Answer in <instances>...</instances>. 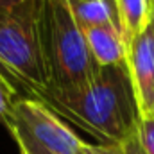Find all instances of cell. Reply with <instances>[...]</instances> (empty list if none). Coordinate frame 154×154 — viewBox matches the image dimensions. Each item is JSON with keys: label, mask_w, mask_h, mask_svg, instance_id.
I'll list each match as a JSON object with an SVG mask.
<instances>
[{"label": "cell", "mask_w": 154, "mask_h": 154, "mask_svg": "<svg viewBox=\"0 0 154 154\" xmlns=\"http://www.w3.org/2000/svg\"><path fill=\"white\" fill-rule=\"evenodd\" d=\"M39 100L104 143H122L129 138L140 116L125 63L99 66L95 77L84 86L72 91H52Z\"/></svg>", "instance_id": "1"}, {"label": "cell", "mask_w": 154, "mask_h": 154, "mask_svg": "<svg viewBox=\"0 0 154 154\" xmlns=\"http://www.w3.org/2000/svg\"><path fill=\"white\" fill-rule=\"evenodd\" d=\"M39 47L50 91H72L90 82L99 66L68 0H39ZM45 97V95H43Z\"/></svg>", "instance_id": "2"}, {"label": "cell", "mask_w": 154, "mask_h": 154, "mask_svg": "<svg viewBox=\"0 0 154 154\" xmlns=\"http://www.w3.org/2000/svg\"><path fill=\"white\" fill-rule=\"evenodd\" d=\"M39 0L0 11V72L36 99L50 91L39 47Z\"/></svg>", "instance_id": "3"}, {"label": "cell", "mask_w": 154, "mask_h": 154, "mask_svg": "<svg viewBox=\"0 0 154 154\" xmlns=\"http://www.w3.org/2000/svg\"><path fill=\"white\" fill-rule=\"evenodd\" d=\"M5 125H13L25 133L50 154H77L84 142L61 120V116L36 97H18Z\"/></svg>", "instance_id": "4"}, {"label": "cell", "mask_w": 154, "mask_h": 154, "mask_svg": "<svg viewBox=\"0 0 154 154\" xmlns=\"http://www.w3.org/2000/svg\"><path fill=\"white\" fill-rule=\"evenodd\" d=\"M127 74L134 91L138 115L154 113V22L127 45Z\"/></svg>", "instance_id": "5"}, {"label": "cell", "mask_w": 154, "mask_h": 154, "mask_svg": "<svg viewBox=\"0 0 154 154\" xmlns=\"http://www.w3.org/2000/svg\"><path fill=\"white\" fill-rule=\"evenodd\" d=\"M90 52L97 66L124 65L127 57V45L118 25H100L84 31Z\"/></svg>", "instance_id": "6"}, {"label": "cell", "mask_w": 154, "mask_h": 154, "mask_svg": "<svg viewBox=\"0 0 154 154\" xmlns=\"http://www.w3.org/2000/svg\"><path fill=\"white\" fill-rule=\"evenodd\" d=\"M68 4L82 31L100 25H118L115 0H68Z\"/></svg>", "instance_id": "7"}, {"label": "cell", "mask_w": 154, "mask_h": 154, "mask_svg": "<svg viewBox=\"0 0 154 154\" xmlns=\"http://www.w3.org/2000/svg\"><path fill=\"white\" fill-rule=\"evenodd\" d=\"M118 27L125 45H129L140 32L147 29L152 20L149 0H115Z\"/></svg>", "instance_id": "8"}, {"label": "cell", "mask_w": 154, "mask_h": 154, "mask_svg": "<svg viewBox=\"0 0 154 154\" xmlns=\"http://www.w3.org/2000/svg\"><path fill=\"white\" fill-rule=\"evenodd\" d=\"M20 95L16 93L14 86L11 84L9 77L0 72V122L5 125L11 118V111H13V104Z\"/></svg>", "instance_id": "9"}, {"label": "cell", "mask_w": 154, "mask_h": 154, "mask_svg": "<svg viewBox=\"0 0 154 154\" xmlns=\"http://www.w3.org/2000/svg\"><path fill=\"white\" fill-rule=\"evenodd\" d=\"M136 136H138L140 145L145 151V154H154V113L138 116Z\"/></svg>", "instance_id": "10"}, {"label": "cell", "mask_w": 154, "mask_h": 154, "mask_svg": "<svg viewBox=\"0 0 154 154\" xmlns=\"http://www.w3.org/2000/svg\"><path fill=\"white\" fill-rule=\"evenodd\" d=\"M5 127L9 129L11 136L14 138V142L18 143V149H20L22 152H25V154H50L47 149H43L41 145L36 143V142H32L25 133L18 131L16 127H13V125H5Z\"/></svg>", "instance_id": "11"}, {"label": "cell", "mask_w": 154, "mask_h": 154, "mask_svg": "<svg viewBox=\"0 0 154 154\" xmlns=\"http://www.w3.org/2000/svg\"><path fill=\"white\" fill-rule=\"evenodd\" d=\"M77 154H124V151H122L120 143H99V145H95V143L82 142Z\"/></svg>", "instance_id": "12"}, {"label": "cell", "mask_w": 154, "mask_h": 154, "mask_svg": "<svg viewBox=\"0 0 154 154\" xmlns=\"http://www.w3.org/2000/svg\"><path fill=\"white\" fill-rule=\"evenodd\" d=\"M120 145H122L124 154H145V151H143V149H142V145H140L138 136H136V131H134L129 138H125Z\"/></svg>", "instance_id": "13"}, {"label": "cell", "mask_w": 154, "mask_h": 154, "mask_svg": "<svg viewBox=\"0 0 154 154\" xmlns=\"http://www.w3.org/2000/svg\"><path fill=\"white\" fill-rule=\"evenodd\" d=\"M32 0H0V11H9L14 7H20L23 4H29Z\"/></svg>", "instance_id": "14"}, {"label": "cell", "mask_w": 154, "mask_h": 154, "mask_svg": "<svg viewBox=\"0 0 154 154\" xmlns=\"http://www.w3.org/2000/svg\"><path fill=\"white\" fill-rule=\"evenodd\" d=\"M149 7H151V11L154 13V0H149Z\"/></svg>", "instance_id": "15"}, {"label": "cell", "mask_w": 154, "mask_h": 154, "mask_svg": "<svg viewBox=\"0 0 154 154\" xmlns=\"http://www.w3.org/2000/svg\"><path fill=\"white\" fill-rule=\"evenodd\" d=\"M152 22H154V13H152Z\"/></svg>", "instance_id": "16"}, {"label": "cell", "mask_w": 154, "mask_h": 154, "mask_svg": "<svg viewBox=\"0 0 154 154\" xmlns=\"http://www.w3.org/2000/svg\"><path fill=\"white\" fill-rule=\"evenodd\" d=\"M20 154H25V152H22V151H20Z\"/></svg>", "instance_id": "17"}]
</instances>
